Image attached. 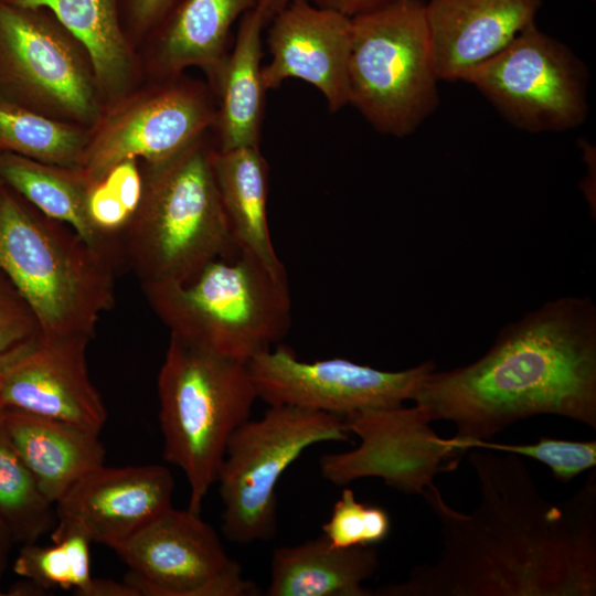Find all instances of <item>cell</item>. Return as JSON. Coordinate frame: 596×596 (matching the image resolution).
I'll return each mask as SVG.
<instances>
[{"label":"cell","mask_w":596,"mask_h":596,"mask_svg":"<svg viewBox=\"0 0 596 596\" xmlns=\"http://www.w3.org/2000/svg\"><path fill=\"white\" fill-rule=\"evenodd\" d=\"M478 504L462 513L433 486L441 552L377 596H595L596 473L571 497H543L514 454L470 449Z\"/></svg>","instance_id":"6da1fadb"},{"label":"cell","mask_w":596,"mask_h":596,"mask_svg":"<svg viewBox=\"0 0 596 596\" xmlns=\"http://www.w3.org/2000/svg\"><path fill=\"white\" fill-rule=\"evenodd\" d=\"M428 422L450 421L459 455L518 421L557 415L596 429V307L588 297L543 304L499 332L478 360L430 371L413 400Z\"/></svg>","instance_id":"7a4b0ae2"},{"label":"cell","mask_w":596,"mask_h":596,"mask_svg":"<svg viewBox=\"0 0 596 596\" xmlns=\"http://www.w3.org/2000/svg\"><path fill=\"white\" fill-rule=\"evenodd\" d=\"M210 132L172 159L147 164L141 201L119 235L141 286L184 283L238 253L216 185Z\"/></svg>","instance_id":"3957f363"},{"label":"cell","mask_w":596,"mask_h":596,"mask_svg":"<svg viewBox=\"0 0 596 596\" xmlns=\"http://www.w3.org/2000/svg\"><path fill=\"white\" fill-rule=\"evenodd\" d=\"M118 257L0 189V269L34 311L44 334L93 338L115 302Z\"/></svg>","instance_id":"277c9868"},{"label":"cell","mask_w":596,"mask_h":596,"mask_svg":"<svg viewBox=\"0 0 596 596\" xmlns=\"http://www.w3.org/2000/svg\"><path fill=\"white\" fill-rule=\"evenodd\" d=\"M157 386L163 457L183 471L188 509L200 513L231 436L258 398L247 362L170 333Z\"/></svg>","instance_id":"5b68a950"},{"label":"cell","mask_w":596,"mask_h":596,"mask_svg":"<svg viewBox=\"0 0 596 596\" xmlns=\"http://www.w3.org/2000/svg\"><path fill=\"white\" fill-rule=\"evenodd\" d=\"M142 289L170 333L244 362L272 349L290 327L287 276L242 253L209 263L188 281Z\"/></svg>","instance_id":"8992f818"},{"label":"cell","mask_w":596,"mask_h":596,"mask_svg":"<svg viewBox=\"0 0 596 596\" xmlns=\"http://www.w3.org/2000/svg\"><path fill=\"white\" fill-rule=\"evenodd\" d=\"M349 105L379 132L404 138L439 105L423 0H393L351 18Z\"/></svg>","instance_id":"52a82bcc"},{"label":"cell","mask_w":596,"mask_h":596,"mask_svg":"<svg viewBox=\"0 0 596 596\" xmlns=\"http://www.w3.org/2000/svg\"><path fill=\"white\" fill-rule=\"evenodd\" d=\"M349 434L340 415L286 405L243 423L227 443L216 480L225 536L241 544L270 540L284 471L311 445L347 441Z\"/></svg>","instance_id":"ba28073f"},{"label":"cell","mask_w":596,"mask_h":596,"mask_svg":"<svg viewBox=\"0 0 596 596\" xmlns=\"http://www.w3.org/2000/svg\"><path fill=\"white\" fill-rule=\"evenodd\" d=\"M0 100L87 128L97 120L88 53L50 10L0 0Z\"/></svg>","instance_id":"9c48e42d"},{"label":"cell","mask_w":596,"mask_h":596,"mask_svg":"<svg viewBox=\"0 0 596 596\" xmlns=\"http://www.w3.org/2000/svg\"><path fill=\"white\" fill-rule=\"evenodd\" d=\"M459 81L478 89L502 118L526 132H564L582 126L588 116L586 64L535 22Z\"/></svg>","instance_id":"30bf717a"},{"label":"cell","mask_w":596,"mask_h":596,"mask_svg":"<svg viewBox=\"0 0 596 596\" xmlns=\"http://www.w3.org/2000/svg\"><path fill=\"white\" fill-rule=\"evenodd\" d=\"M103 106L78 166L93 181L127 159L163 163L212 131L215 97L207 83L183 74L150 79Z\"/></svg>","instance_id":"8fae6325"},{"label":"cell","mask_w":596,"mask_h":596,"mask_svg":"<svg viewBox=\"0 0 596 596\" xmlns=\"http://www.w3.org/2000/svg\"><path fill=\"white\" fill-rule=\"evenodd\" d=\"M137 596H254L217 533L200 513L170 507L114 550Z\"/></svg>","instance_id":"7c38bea8"},{"label":"cell","mask_w":596,"mask_h":596,"mask_svg":"<svg viewBox=\"0 0 596 596\" xmlns=\"http://www.w3.org/2000/svg\"><path fill=\"white\" fill-rule=\"evenodd\" d=\"M259 400L269 406H295L342 417L389 409L412 401L434 361L402 371H384L343 358L299 360L278 345L247 362Z\"/></svg>","instance_id":"4fadbf2b"},{"label":"cell","mask_w":596,"mask_h":596,"mask_svg":"<svg viewBox=\"0 0 596 596\" xmlns=\"http://www.w3.org/2000/svg\"><path fill=\"white\" fill-rule=\"evenodd\" d=\"M92 339L41 333L0 356V406L47 416L100 434L107 409L86 359Z\"/></svg>","instance_id":"5bb4252c"},{"label":"cell","mask_w":596,"mask_h":596,"mask_svg":"<svg viewBox=\"0 0 596 596\" xmlns=\"http://www.w3.org/2000/svg\"><path fill=\"white\" fill-rule=\"evenodd\" d=\"M349 433L360 437L358 448L320 458L322 477L337 486L365 477L382 478L405 492L422 496L434 486L432 477L446 468L422 459L423 455L456 458L448 439L437 437L418 406L364 411L344 416Z\"/></svg>","instance_id":"9a60e30c"},{"label":"cell","mask_w":596,"mask_h":596,"mask_svg":"<svg viewBox=\"0 0 596 596\" xmlns=\"http://www.w3.org/2000/svg\"><path fill=\"white\" fill-rule=\"evenodd\" d=\"M174 479L160 465L98 466L55 503L52 542L81 535L111 550L172 507Z\"/></svg>","instance_id":"2e32d148"},{"label":"cell","mask_w":596,"mask_h":596,"mask_svg":"<svg viewBox=\"0 0 596 596\" xmlns=\"http://www.w3.org/2000/svg\"><path fill=\"white\" fill-rule=\"evenodd\" d=\"M267 25L270 61L262 70L266 91L298 78L322 94L331 113L349 105L351 18L296 0L276 12Z\"/></svg>","instance_id":"e0dca14e"},{"label":"cell","mask_w":596,"mask_h":596,"mask_svg":"<svg viewBox=\"0 0 596 596\" xmlns=\"http://www.w3.org/2000/svg\"><path fill=\"white\" fill-rule=\"evenodd\" d=\"M541 0H428L425 17L439 81H459L535 22Z\"/></svg>","instance_id":"ac0fdd59"},{"label":"cell","mask_w":596,"mask_h":596,"mask_svg":"<svg viewBox=\"0 0 596 596\" xmlns=\"http://www.w3.org/2000/svg\"><path fill=\"white\" fill-rule=\"evenodd\" d=\"M258 1L181 0L141 45L143 74L164 79L198 67L212 85L231 49L233 25Z\"/></svg>","instance_id":"d6986e66"},{"label":"cell","mask_w":596,"mask_h":596,"mask_svg":"<svg viewBox=\"0 0 596 596\" xmlns=\"http://www.w3.org/2000/svg\"><path fill=\"white\" fill-rule=\"evenodd\" d=\"M266 3L259 0L240 19L234 44L210 85L216 103L212 131L217 149L260 143L266 93L262 78Z\"/></svg>","instance_id":"ffe728a7"},{"label":"cell","mask_w":596,"mask_h":596,"mask_svg":"<svg viewBox=\"0 0 596 596\" xmlns=\"http://www.w3.org/2000/svg\"><path fill=\"white\" fill-rule=\"evenodd\" d=\"M0 426L54 504L86 472L104 465L99 434L81 426L15 408H2Z\"/></svg>","instance_id":"44dd1931"},{"label":"cell","mask_w":596,"mask_h":596,"mask_svg":"<svg viewBox=\"0 0 596 596\" xmlns=\"http://www.w3.org/2000/svg\"><path fill=\"white\" fill-rule=\"evenodd\" d=\"M45 8L88 53L103 106L137 87L143 75L120 19L118 0H6Z\"/></svg>","instance_id":"7402d4cb"},{"label":"cell","mask_w":596,"mask_h":596,"mask_svg":"<svg viewBox=\"0 0 596 596\" xmlns=\"http://www.w3.org/2000/svg\"><path fill=\"white\" fill-rule=\"evenodd\" d=\"M212 167L238 253L255 258L276 276H286L269 232V168L259 146L214 147Z\"/></svg>","instance_id":"603a6c76"},{"label":"cell","mask_w":596,"mask_h":596,"mask_svg":"<svg viewBox=\"0 0 596 596\" xmlns=\"http://www.w3.org/2000/svg\"><path fill=\"white\" fill-rule=\"evenodd\" d=\"M380 567L373 546L334 547L321 535L273 551L267 596H373L363 582Z\"/></svg>","instance_id":"cb8c5ba5"},{"label":"cell","mask_w":596,"mask_h":596,"mask_svg":"<svg viewBox=\"0 0 596 596\" xmlns=\"http://www.w3.org/2000/svg\"><path fill=\"white\" fill-rule=\"evenodd\" d=\"M0 178L42 214L119 257L117 241L100 234L89 219L87 199L93 181L79 167L50 164L0 151Z\"/></svg>","instance_id":"d4e9b609"},{"label":"cell","mask_w":596,"mask_h":596,"mask_svg":"<svg viewBox=\"0 0 596 596\" xmlns=\"http://www.w3.org/2000/svg\"><path fill=\"white\" fill-rule=\"evenodd\" d=\"M89 128L0 100V151L44 163L77 167Z\"/></svg>","instance_id":"484cf974"},{"label":"cell","mask_w":596,"mask_h":596,"mask_svg":"<svg viewBox=\"0 0 596 596\" xmlns=\"http://www.w3.org/2000/svg\"><path fill=\"white\" fill-rule=\"evenodd\" d=\"M0 520L15 543H36L56 524L55 504L0 426Z\"/></svg>","instance_id":"4316f807"},{"label":"cell","mask_w":596,"mask_h":596,"mask_svg":"<svg viewBox=\"0 0 596 596\" xmlns=\"http://www.w3.org/2000/svg\"><path fill=\"white\" fill-rule=\"evenodd\" d=\"M89 542L81 535H68L52 545H21L13 562V572L44 592L52 588L74 589L83 596L93 577L89 565Z\"/></svg>","instance_id":"83f0119b"},{"label":"cell","mask_w":596,"mask_h":596,"mask_svg":"<svg viewBox=\"0 0 596 596\" xmlns=\"http://www.w3.org/2000/svg\"><path fill=\"white\" fill-rule=\"evenodd\" d=\"M391 531L385 509L356 500L352 489L344 488L334 502L323 536L334 547L373 546L384 541Z\"/></svg>","instance_id":"f1b7e54d"},{"label":"cell","mask_w":596,"mask_h":596,"mask_svg":"<svg viewBox=\"0 0 596 596\" xmlns=\"http://www.w3.org/2000/svg\"><path fill=\"white\" fill-rule=\"evenodd\" d=\"M482 448L535 459L552 471L555 479L568 482L596 466V440L576 441L543 437L534 444L475 441L469 450Z\"/></svg>","instance_id":"f546056e"},{"label":"cell","mask_w":596,"mask_h":596,"mask_svg":"<svg viewBox=\"0 0 596 596\" xmlns=\"http://www.w3.org/2000/svg\"><path fill=\"white\" fill-rule=\"evenodd\" d=\"M41 333L34 311L0 269V356L36 339Z\"/></svg>","instance_id":"4dcf8cb0"},{"label":"cell","mask_w":596,"mask_h":596,"mask_svg":"<svg viewBox=\"0 0 596 596\" xmlns=\"http://www.w3.org/2000/svg\"><path fill=\"white\" fill-rule=\"evenodd\" d=\"M124 30L135 47L141 46L181 0H118Z\"/></svg>","instance_id":"1f68e13d"},{"label":"cell","mask_w":596,"mask_h":596,"mask_svg":"<svg viewBox=\"0 0 596 596\" xmlns=\"http://www.w3.org/2000/svg\"><path fill=\"white\" fill-rule=\"evenodd\" d=\"M87 210L96 230L113 241H117L132 216L103 180L93 182Z\"/></svg>","instance_id":"d6a6232c"},{"label":"cell","mask_w":596,"mask_h":596,"mask_svg":"<svg viewBox=\"0 0 596 596\" xmlns=\"http://www.w3.org/2000/svg\"><path fill=\"white\" fill-rule=\"evenodd\" d=\"M102 180L132 215L143 192L140 160L131 158L119 162Z\"/></svg>","instance_id":"836d02e7"},{"label":"cell","mask_w":596,"mask_h":596,"mask_svg":"<svg viewBox=\"0 0 596 596\" xmlns=\"http://www.w3.org/2000/svg\"><path fill=\"white\" fill-rule=\"evenodd\" d=\"M296 0H267L266 17L267 23L270 18L287 3ZM318 7L328 8L340 12L349 18L371 11L384 6L393 0H302Z\"/></svg>","instance_id":"e575fe53"},{"label":"cell","mask_w":596,"mask_h":596,"mask_svg":"<svg viewBox=\"0 0 596 596\" xmlns=\"http://www.w3.org/2000/svg\"><path fill=\"white\" fill-rule=\"evenodd\" d=\"M83 596H137V594L125 582L93 578Z\"/></svg>","instance_id":"d590c367"},{"label":"cell","mask_w":596,"mask_h":596,"mask_svg":"<svg viewBox=\"0 0 596 596\" xmlns=\"http://www.w3.org/2000/svg\"><path fill=\"white\" fill-rule=\"evenodd\" d=\"M14 543L9 529L0 520V578L9 565L10 553Z\"/></svg>","instance_id":"8d00e7d4"},{"label":"cell","mask_w":596,"mask_h":596,"mask_svg":"<svg viewBox=\"0 0 596 596\" xmlns=\"http://www.w3.org/2000/svg\"><path fill=\"white\" fill-rule=\"evenodd\" d=\"M4 182L2 181V179L0 178V189L3 187Z\"/></svg>","instance_id":"74e56055"},{"label":"cell","mask_w":596,"mask_h":596,"mask_svg":"<svg viewBox=\"0 0 596 596\" xmlns=\"http://www.w3.org/2000/svg\"><path fill=\"white\" fill-rule=\"evenodd\" d=\"M2 407L0 406V414H1Z\"/></svg>","instance_id":"f35d334b"},{"label":"cell","mask_w":596,"mask_h":596,"mask_svg":"<svg viewBox=\"0 0 596 596\" xmlns=\"http://www.w3.org/2000/svg\"><path fill=\"white\" fill-rule=\"evenodd\" d=\"M1 595V594H0Z\"/></svg>","instance_id":"ab89813d"}]
</instances>
